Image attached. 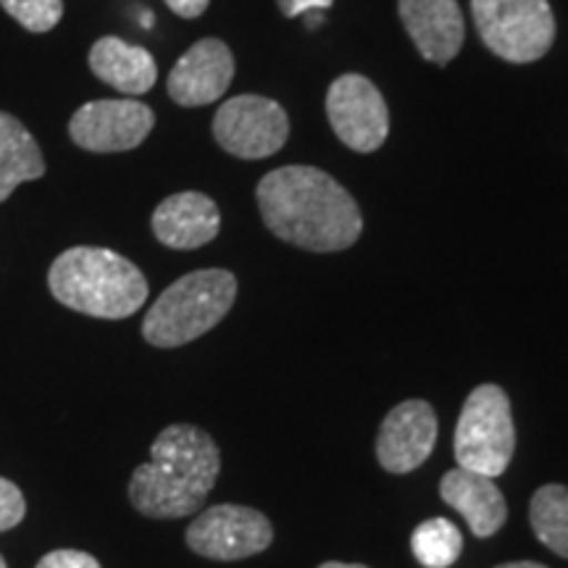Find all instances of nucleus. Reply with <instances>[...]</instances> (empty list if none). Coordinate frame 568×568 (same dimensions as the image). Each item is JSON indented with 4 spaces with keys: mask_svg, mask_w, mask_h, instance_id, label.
I'll list each match as a JSON object with an SVG mask.
<instances>
[{
    "mask_svg": "<svg viewBox=\"0 0 568 568\" xmlns=\"http://www.w3.org/2000/svg\"><path fill=\"white\" fill-rule=\"evenodd\" d=\"M261 219L274 237L311 253H337L364 232L358 203L316 166H282L255 187Z\"/></svg>",
    "mask_w": 568,
    "mask_h": 568,
    "instance_id": "obj_1",
    "label": "nucleus"
},
{
    "mask_svg": "<svg viewBox=\"0 0 568 568\" xmlns=\"http://www.w3.org/2000/svg\"><path fill=\"white\" fill-rule=\"evenodd\" d=\"M222 471V453L195 424H172L153 439L151 464L134 468L132 506L148 518H184L203 506Z\"/></svg>",
    "mask_w": 568,
    "mask_h": 568,
    "instance_id": "obj_2",
    "label": "nucleus"
},
{
    "mask_svg": "<svg viewBox=\"0 0 568 568\" xmlns=\"http://www.w3.org/2000/svg\"><path fill=\"white\" fill-rule=\"evenodd\" d=\"M55 301L92 318H126L145 305L148 280L124 255L80 245L63 251L48 272Z\"/></svg>",
    "mask_w": 568,
    "mask_h": 568,
    "instance_id": "obj_3",
    "label": "nucleus"
},
{
    "mask_svg": "<svg viewBox=\"0 0 568 568\" xmlns=\"http://www.w3.org/2000/svg\"><path fill=\"white\" fill-rule=\"evenodd\" d=\"M237 301V280L226 268H201L169 284L142 318L153 347H182L211 332Z\"/></svg>",
    "mask_w": 568,
    "mask_h": 568,
    "instance_id": "obj_4",
    "label": "nucleus"
},
{
    "mask_svg": "<svg viewBox=\"0 0 568 568\" xmlns=\"http://www.w3.org/2000/svg\"><path fill=\"white\" fill-rule=\"evenodd\" d=\"M453 450L460 468L500 477L516 453V424L510 397L500 385H479L460 408Z\"/></svg>",
    "mask_w": 568,
    "mask_h": 568,
    "instance_id": "obj_5",
    "label": "nucleus"
},
{
    "mask_svg": "<svg viewBox=\"0 0 568 568\" xmlns=\"http://www.w3.org/2000/svg\"><path fill=\"white\" fill-rule=\"evenodd\" d=\"M471 13L481 42L503 61H539L556 40L548 0H471Z\"/></svg>",
    "mask_w": 568,
    "mask_h": 568,
    "instance_id": "obj_6",
    "label": "nucleus"
},
{
    "mask_svg": "<svg viewBox=\"0 0 568 568\" xmlns=\"http://www.w3.org/2000/svg\"><path fill=\"white\" fill-rule=\"evenodd\" d=\"M213 138L237 159H268L280 153L290 138L287 111L272 98L237 95L219 105L213 116Z\"/></svg>",
    "mask_w": 568,
    "mask_h": 568,
    "instance_id": "obj_7",
    "label": "nucleus"
},
{
    "mask_svg": "<svg viewBox=\"0 0 568 568\" xmlns=\"http://www.w3.org/2000/svg\"><path fill=\"white\" fill-rule=\"evenodd\" d=\"M187 548L211 560H243L264 552L274 539L272 521L261 510L222 503L203 510L187 527Z\"/></svg>",
    "mask_w": 568,
    "mask_h": 568,
    "instance_id": "obj_8",
    "label": "nucleus"
},
{
    "mask_svg": "<svg viewBox=\"0 0 568 568\" xmlns=\"http://www.w3.org/2000/svg\"><path fill=\"white\" fill-rule=\"evenodd\" d=\"M326 116L337 140L355 153L379 151L389 134L385 95L364 74H343L329 84Z\"/></svg>",
    "mask_w": 568,
    "mask_h": 568,
    "instance_id": "obj_9",
    "label": "nucleus"
},
{
    "mask_svg": "<svg viewBox=\"0 0 568 568\" xmlns=\"http://www.w3.org/2000/svg\"><path fill=\"white\" fill-rule=\"evenodd\" d=\"M155 113L151 105L122 101H90L71 116L69 138L90 153H124L140 148L153 132Z\"/></svg>",
    "mask_w": 568,
    "mask_h": 568,
    "instance_id": "obj_10",
    "label": "nucleus"
},
{
    "mask_svg": "<svg viewBox=\"0 0 568 568\" xmlns=\"http://www.w3.org/2000/svg\"><path fill=\"white\" fill-rule=\"evenodd\" d=\"M437 445V414L426 400H403L385 416L376 435V458L389 474H408L426 464Z\"/></svg>",
    "mask_w": 568,
    "mask_h": 568,
    "instance_id": "obj_11",
    "label": "nucleus"
},
{
    "mask_svg": "<svg viewBox=\"0 0 568 568\" xmlns=\"http://www.w3.org/2000/svg\"><path fill=\"white\" fill-rule=\"evenodd\" d=\"M234 80V55L224 40H197L169 74L166 90L184 109L216 103Z\"/></svg>",
    "mask_w": 568,
    "mask_h": 568,
    "instance_id": "obj_12",
    "label": "nucleus"
},
{
    "mask_svg": "<svg viewBox=\"0 0 568 568\" xmlns=\"http://www.w3.org/2000/svg\"><path fill=\"white\" fill-rule=\"evenodd\" d=\"M397 13L422 59L447 67L464 48L466 21L458 0H397Z\"/></svg>",
    "mask_w": 568,
    "mask_h": 568,
    "instance_id": "obj_13",
    "label": "nucleus"
},
{
    "mask_svg": "<svg viewBox=\"0 0 568 568\" xmlns=\"http://www.w3.org/2000/svg\"><path fill=\"white\" fill-rule=\"evenodd\" d=\"M153 234L161 245L172 251H195L216 240L222 230L219 205L203 193H176L169 195L151 219Z\"/></svg>",
    "mask_w": 568,
    "mask_h": 568,
    "instance_id": "obj_14",
    "label": "nucleus"
},
{
    "mask_svg": "<svg viewBox=\"0 0 568 568\" xmlns=\"http://www.w3.org/2000/svg\"><path fill=\"white\" fill-rule=\"evenodd\" d=\"M439 497L466 518L474 537L485 539L503 529L508 518V503L493 477L468 471V468H450L439 481Z\"/></svg>",
    "mask_w": 568,
    "mask_h": 568,
    "instance_id": "obj_15",
    "label": "nucleus"
},
{
    "mask_svg": "<svg viewBox=\"0 0 568 568\" xmlns=\"http://www.w3.org/2000/svg\"><path fill=\"white\" fill-rule=\"evenodd\" d=\"M90 69L98 80L124 95H145L159 80L155 59L145 48L122 38H101L90 48Z\"/></svg>",
    "mask_w": 568,
    "mask_h": 568,
    "instance_id": "obj_16",
    "label": "nucleus"
},
{
    "mask_svg": "<svg viewBox=\"0 0 568 568\" xmlns=\"http://www.w3.org/2000/svg\"><path fill=\"white\" fill-rule=\"evenodd\" d=\"M45 174V159L32 132L11 113L0 111V203L9 201L21 182Z\"/></svg>",
    "mask_w": 568,
    "mask_h": 568,
    "instance_id": "obj_17",
    "label": "nucleus"
},
{
    "mask_svg": "<svg viewBox=\"0 0 568 568\" xmlns=\"http://www.w3.org/2000/svg\"><path fill=\"white\" fill-rule=\"evenodd\" d=\"M529 521L539 542L568 560V487L545 485L531 495Z\"/></svg>",
    "mask_w": 568,
    "mask_h": 568,
    "instance_id": "obj_18",
    "label": "nucleus"
},
{
    "mask_svg": "<svg viewBox=\"0 0 568 568\" xmlns=\"http://www.w3.org/2000/svg\"><path fill=\"white\" fill-rule=\"evenodd\" d=\"M410 550L424 568H450L464 552V535L447 518H426L410 535Z\"/></svg>",
    "mask_w": 568,
    "mask_h": 568,
    "instance_id": "obj_19",
    "label": "nucleus"
},
{
    "mask_svg": "<svg viewBox=\"0 0 568 568\" xmlns=\"http://www.w3.org/2000/svg\"><path fill=\"white\" fill-rule=\"evenodd\" d=\"M0 6L34 34L51 32L63 17V0H0Z\"/></svg>",
    "mask_w": 568,
    "mask_h": 568,
    "instance_id": "obj_20",
    "label": "nucleus"
},
{
    "mask_svg": "<svg viewBox=\"0 0 568 568\" xmlns=\"http://www.w3.org/2000/svg\"><path fill=\"white\" fill-rule=\"evenodd\" d=\"M27 516V500L11 479L0 477V531L19 527Z\"/></svg>",
    "mask_w": 568,
    "mask_h": 568,
    "instance_id": "obj_21",
    "label": "nucleus"
},
{
    "mask_svg": "<svg viewBox=\"0 0 568 568\" xmlns=\"http://www.w3.org/2000/svg\"><path fill=\"white\" fill-rule=\"evenodd\" d=\"M38 568H101L95 556L82 550H53L40 558Z\"/></svg>",
    "mask_w": 568,
    "mask_h": 568,
    "instance_id": "obj_22",
    "label": "nucleus"
},
{
    "mask_svg": "<svg viewBox=\"0 0 568 568\" xmlns=\"http://www.w3.org/2000/svg\"><path fill=\"white\" fill-rule=\"evenodd\" d=\"M332 3H335V0H276V6H280V11L287 19L305 17L308 11H324L329 9Z\"/></svg>",
    "mask_w": 568,
    "mask_h": 568,
    "instance_id": "obj_23",
    "label": "nucleus"
},
{
    "mask_svg": "<svg viewBox=\"0 0 568 568\" xmlns=\"http://www.w3.org/2000/svg\"><path fill=\"white\" fill-rule=\"evenodd\" d=\"M163 3H166L176 17L197 19L205 9H209L211 0H163Z\"/></svg>",
    "mask_w": 568,
    "mask_h": 568,
    "instance_id": "obj_24",
    "label": "nucleus"
},
{
    "mask_svg": "<svg viewBox=\"0 0 568 568\" xmlns=\"http://www.w3.org/2000/svg\"><path fill=\"white\" fill-rule=\"evenodd\" d=\"M495 568H548V566L535 564V560H514V564H503V566H495Z\"/></svg>",
    "mask_w": 568,
    "mask_h": 568,
    "instance_id": "obj_25",
    "label": "nucleus"
},
{
    "mask_svg": "<svg viewBox=\"0 0 568 568\" xmlns=\"http://www.w3.org/2000/svg\"><path fill=\"white\" fill-rule=\"evenodd\" d=\"M318 568H368L364 564H343V560H326V564H322Z\"/></svg>",
    "mask_w": 568,
    "mask_h": 568,
    "instance_id": "obj_26",
    "label": "nucleus"
},
{
    "mask_svg": "<svg viewBox=\"0 0 568 568\" xmlns=\"http://www.w3.org/2000/svg\"><path fill=\"white\" fill-rule=\"evenodd\" d=\"M0 568H9V566H6V558L3 556H0Z\"/></svg>",
    "mask_w": 568,
    "mask_h": 568,
    "instance_id": "obj_27",
    "label": "nucleus"
}]
</instances>
